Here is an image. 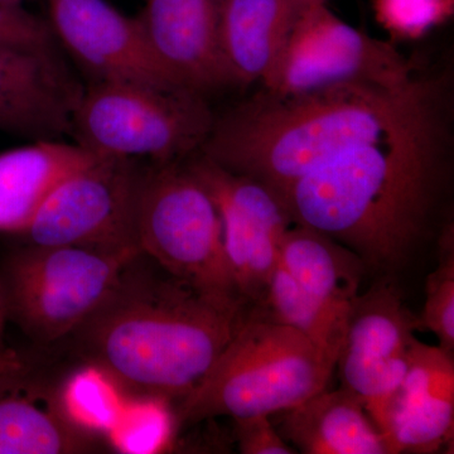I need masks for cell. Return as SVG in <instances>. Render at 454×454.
<instances>
[{
	"label": "cell",
	"instance_id": "cell-25",
	"mask_svg": "<svg viewBox=\"0 0 454 454\" xmlns=\"http://www.w3.org/2000/svg\"><path fill=\"white\" fill-rule=\"evenodd\" d=\"M454 0H375L379 22L399 38H419L452 16Z\"/></svg>",
	"mask_w": 454,
	"mask_h": 454
},
{
	"label": "cell",
	"instance_id": "cell-6",
	"mask_svg": "<svg viewBox=\"0 0 454 454\" xmlns=\"http://www.w3.org/2000/svg\"><path fill=\"white\" fill-rule=\"evenodd\" d=\"M137 240L140 252L193 288L216 300L247 303L227 260L219 208L181 160L146 167Z\"/></svg>",
	"mask_w": 454,
	"mask_h": 454
},
{
	"label": "cell",
	"instance_id": "cell-16",
	"mask_svg": "<svg viewBox=\"0 0 454 454\" xmlns=\"http://www.w3.org/2000/svg\"><path fill=\"white\" fill-rule=\"evenodd\" d=\"M101 438L71 422L59 387L28 365L0 376V454L94 453Z\"/></svg>",
	"mask_w": 454,
	"mask_h": 454
},
{
	"label": "cell",
	"instance_id": "cell-2",
	"mask_svg": "<svg viewBox=\"0 0 454 454\" xmlns=\"http://www.w3.org/2000/svg\"><path fill=\"white\" fill-rule=\"evenodd\" d=\"M252 307L216 300L145 253L122 268L98 309L68 339L129 395L179 403L199 387Z\"/></svg>",
	"mask_w": 454,
	"mask_h": 454
},
{
	"label": "cell",
	"instance_id": "cell-20",
	"mask_svg": "<svg viewBox=\"0 0 454 454\" xmlns=\"http://www.w3.org/2000/svg\"><path fill=\"white\" fill-rule=\"evenodd\" d=\"M279 264L310 297L348 321L366 267L356 254L310 227L293 223L284 235Z\"/></svg>",
	"mask_w": 454,
	"mask_h": 454
},
{
	"label": "cell",
	"instance_id": "cell-1",
	"mask_svg": "<svg viewBox=\"0 0 454 454\" xmlns=\"http://www.w3.org/2000/svg\"><path fill=\"white\" fill-rule=\"evenodd\" d=\"M439 88L381 138L355 146L283 191L293 223L363 260L366 270L403 267L429 234L450 178V103Z\"/></svg>",
	"mask_w": 454,
	"mask_h": 454
},
{
	"label": "cell",
	"instance_id": "cell-22",
	"mask_svg": "<svg viewBox=\"0 0 454 454\" xmlns=\"http://www.w3.org/2000/svg\"><path fill=\"white\" fill-rule=\"evenodd\" d=\"M128 394L112 376L86 364L59 387V402L68 419L79 428L106 439Z\"/></svg>",
	"mask_w": 454,
	"mask_h": 454
},
{
	"label": "cell",
	"instance_id": "cell-30",
	"mask_svg": "<svg viewBox=\"0 0 454 454\" xmlns=\"http://www.w3.org/2000/svg\"><path fill=\"white\" fill-rule=\"evenodd\" d=\"M292 2L297 3L301 7H309V5L324 4L325 0H292Z\"/></svg>",
	"mask_w": 454,
	"mask_h": 454
},
{
	"label": "cell",
	"instance_id": "cell-13",
	"mask_svg": "<svg viewBox=\"0 0 454 454\" xmlns=\"http://www.w3.org/2000/svg\"><path fill=\"white\" fill-rule=\"evenodd\" d=\"M83 88L61 52L0 51V130L33 142L71 136Z\"/></svg>",
	"mask_w": 454,
	"mask_h": 454
},
{
	"label": "cell",
	"instance_id": "cell-23",
	"mask_svg": "<svg viewBox=\"0 0 454 454\" xmlns=\"http://www.w3.org/2000/svg\"><path fill=\"white\" fill-rule=\"evenodd\" d=\"M168 400L154 396H127L107 441L122 453H157L166 450L178 429Z\"/></svg>",
	"mask_w": 454,
	"mask_h": 454
},
{
	"label": "cell",
	"instance_id": "cell-12",
	"mask_svg": "<svg viewBox=\"0 0 454 454\" xmlns=\"http://www.w3.org/2000/svg\"><path fill=\"white\" fill-rule=\"evenodd\" d=\"M46 3L57 42L85 71L90 82L187 89L170 74L155 53L139 17L124 16L106 0Z\"/></svg>",
	"mask_w": 454,
	"mask_h": 454
},
{
	"label": "cell",
	"instance_id": "cell-4",
	"mask_svg": "<svg viewBox=\"0 0 454 454\" xmlns=\"http://www.w3.org/2000/svg\"><path fill=\"white\" fill-rule=\"evenodd\" d=\"M337 361L306 336L250 309L207 375L179 403L184 424L271 417L327 389Z\"/></svg>",
	"mask_w": 454,
	"mask_h": 454
},
{
	"label": "cell",
	"instance_id": "cell-8",
	"mask_svg": "<svg viewBox=\"0 0 454 454\" xmlns=\"http://www.w3.org/2000/svg\"><path fill=\"white\" fill-rule=\"evenodd\" d=\"M145 170L139 160L95 158L57 184L20 236L37 247L140 250L137 211Z\"/></svg>",
	"mask_w": 454,
	"mask_h": 454
},
{
	"label": "cell",
	"instance_id": "cell-5",
	"mask_svg": "<svg viewBox=\"0 0 454 454\" xmlns=\"http://www.w3.org/2000/svg\"><path fill=\"white\" fill-rule=\"evenodd\" d=\"M203 97L184 88L90 82L71 136L97 157L179 162L200 152L214 125Z\"/></svg>",
	"mask_w": 454,
	"mask_h": 454
},
{
	"label": "cell",
	"instance_id": "cell-11",
	"mask_svg": "<svg viewBox=\"0 0 454 454\" xmlns=\"http://www.w3.org/2000/svg\"><path fill=\"white\" fill-rule=\"evenodd\" d=\"M415 318L387 280L360 293L348 316L336 366L379 429L408 370Z\"/></svg>",
	"mask_w": 454,
	"mask_h": 454
},
{
	"label": "cell",
	"instance_id": "cell-10",
	"mask_svg": "<svg viewBox=\"0 0 454 454\" xmlns=\"http://www.w3.org/2000/svg\"><path fill=\"white\" fill-rule=\"evenodd\" d=\"M186 167L219 208L239 294L250 307L260 306L279 262L280 243L294 223L291 215L271 188L221 168L202 154L188 160Z\"/></svg>",
	"mask_w": 454,
	"mask_h": 454
},
{
	"label": "cell",
	"instance_id": "cell-28",
	"mask_svg": "<svg viewBox=\"0 0 454 454\" xmlns=\"http://www.w3.org/2000/svg\"><path fill=\"white\" fill-rule=\"evenodd\" d=\"M25 365H27L26 361L14 349L9 348L8 346L0 348V376L16 372Z\"/></svg>",
	"mask_w": 454,
	"mask_h": 454
},
{
	"label": "cell",
	"instance_id": "cell-26",
	"mask_svg": "<svg viewBox=\"0 0 454 454\" xmlns=\"http://www.w3.org/2000/svg\"><path fill=\"white\" fill-rule=\"evenodd\" d=\"M0 51L59 53V43L50 22L20 3L0 2Z\"/></svg>",
	"mask_w": 454,
	"mask_h": 454
},
{
	"label": "cell",
	"instance_id": "cell-29",
	"mask_svg": "<svg viewBox=\"0 0 454 454\" xmlns=\"http://www.w3.org/2000/svg\"><path fill=\"white\" fill-rule=\"evenodd\" d=\"M7 310H5L4 300H3L2 289H0V348H7L4 340L5 327H7Z\"/></svg>",
	"mask_w": 454,
	"mask_h": 454
},
{
	"label": "cell",
	"instance_id": "cell-17",
	"mask_svg": "<svg viewBox=\"0 0 454 454\" xmlns=\"http://www.w3.org/2000/svg\"><path fill=\"white\" fill-rule=\"evenodd\" d=\"M303 8L292 0H220L217 44L229 85L264 82Z\"/></svg>",
	"mask_w": 454,
	"mask_h": 454
},
{
	"label": "cell",
	"instance_id": "cell-24",
	"mask_svg": "<svg viewBox=\"0 0 454 454\" xmlns=\"http://www.w3.org/2000/svg\"><path fill=\"white\" fill-rule=\"evenodd\" d=\"M438 265L427 278L426 301L415 318V330L434 333L444 351H454V235L444 227L439 240Z\"/></svg>",
	"mask_w": 454,
	"mask_h": 454
},
{
	"label": "cell",
	"instance_id": "cell-3",
	"mask_svg": "<svg viewBox=\"0 0 454 454\" xmlns=\"http://www.w3.org/2000/svg\"><path fill=\"white\" fill-rule=\"evenodd\" d=\"M441 85L414 74L400 85L346 82L291 97L262 91L215 121L199 153L280 195L342 152L389 133Z\"/></svg>",
	"mask_w": 454,
	"mask_h": 454
},
{
	"label": "cell",
	"instance_id": "cell-14",
	"mask_svg": "<svg viewBox=\"0 0 454 454\" xmlns=\"http://www.w3.org/2000/svg\"><path fill=\"white\" fill-rule=\"evenodd\" d=\"M453 354L411 340L409 365L380 430L391 454L435 453L453 441Z\"/></svg>",
	"mask_w": 454,
	"mask_h": 454
},
{
	"label": "cell",
	"instance_id": "cell-19",
	"mask_svg": "<svg viewBox=\"0 0 454 454\" xmlns=\"http://www.w3.org/2000/svg\"><path fill=\"white\" fill-rule=\"evenodd\" d=\"M95 158L61 140H35L0 153V234H22L57 184Z\"/></svg>",
	"mask_w": 454,
	"mask_h": 454
},
{
	"label": "cell",
	"instance_id": "cell-15",
	"mask_svg": "<svg viewBox=\"0 0 454 454\" xmlns=\"http://www.w3.org/2000/svg\"><path fill=\"white\" fill-rule=\"evenodd\" d=\"M219 5L220 0H146L138 16L170 74L202 95L229 85L217 44Z\"/></svg>",
	"mask_w": 454,
	"mask_h": 454
},
{
	"label": "cell",
	"instance_id": "cell-18",
	"mask_svg": "<svg viewBox=\"0 0 454 454\" xmlns=\"http://www.w3.org/2000/svg\"><path fill=\"white\" fill-rule=\"evenodd\" d=\"M280 435L306 454H391L387 438L351 391H328L280 411Z\"/></svg>",
	"mask_w": 454,
	"mask_h": 454
},
{
	"label": "cell",
	"instance_id": "cell-9",
	"mask_svg": "<svg viewBox=\"0 0 454 454\" xmlns=\"http://www.w3.org/2000/svg\"><path fill=\"white\" fill-rule=\"evenodd\" d=\"M413 73L399 51L343 22L324 3L301 9L262 83L269 95L291 97L346 82L400 85Z\"/></svg>",
	"mask_w": 454,
	"mask_h": 454
},
{
	"label": "cell",
	"instance_id": "cell-7",
	"mask_svg": "<svg viewBox=\"0 0 454 454\" xmlns=\"http://www.w3.org/2000/svg\"><path fill=\"white\" fill-rule=\"evenodd\" d=\"M140 250L106 252L26 244L3 259L8 322L40 343L68 339L98 309Z\"/></svg>",
	"mask_w": 454,
	"mask_h": 454
},
{
	"label": "cell",
	"instance_id": "cell-27",
	"mask_svg": "<svg viewBox=\"0 0 454 454\" xmlns=\"http://www.w3.org/2000/svg\"><path fill=\"white\" fill-rule=\"evenodd\" d=\"M239 450L244 454H293L297 450L286 443L271 423L270 417L244 418L235 420Z\"/></svg>",
	"mask_w": 454,
	"mask_h": 454
},
{
	"label": "cell",
	"instance_id": "cell-31",
	"mask_svg": "<svg viewBox=\"0 0 454 454\" xmlns=\"http://www.w3.org/2000/svg\"><path fill=\"white\" fill-rule=\"evenodd\" d=\"M0 2L20 3V0H0Z\"/></svg>",
	"mask_w": 454,
	"mask_h": 454
},
{
	"label": "cell",
	"instance_id": "cell-21",
	"mask_svg": "<svg viewBox=\"0 0 454 454\" xmlns=\"http://www.w3.org/2000/svg\"><path fill=\"white\" fill-rule=\"evenodd\" d=\"M253 309L264 318L298 331L337 361L348 321L310 297L279 262L264 301Z\"/></svg>",
	"mask_w": 454,
	"mask_h": 454
}]
</instances>
